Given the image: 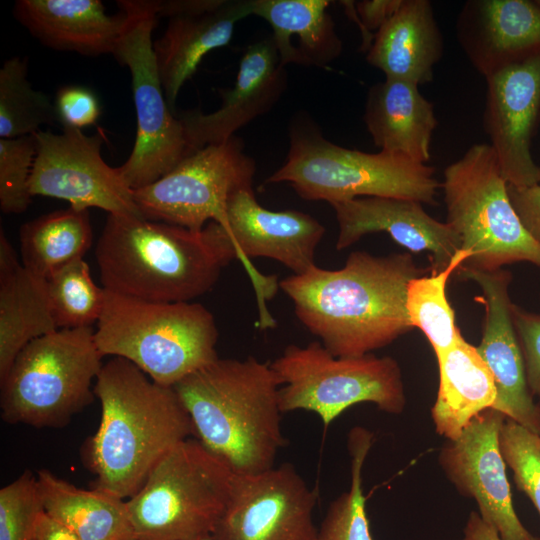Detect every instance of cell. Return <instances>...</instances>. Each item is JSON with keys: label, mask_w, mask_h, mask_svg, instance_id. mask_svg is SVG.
<instances>
[{"label": "cell", "mask_w": 540, "mask_h": 540, "mask_svg": "<svg viewBox=\"0 0 540 540\" xmlns=\"http://www.w3.org/2000/svg\"><path fill=\"white\" fill-rule=\"evenodd\" d=\"M430 269L412 254L354 251L342 268L316 264L279 281L303 326L334 356L369 354L414 329L406 308L411 279Z\"/></svg>", "instance_id": "6da1fadb"}, {"label": "cell", "mask_w": 540, "mask_h": 540, "mask_svg": "<svg viewBox=\"0 0 540 540\" xmlns=\"http://www.w3.org/2000/svg\"><path fill=\"white\" fill-rule=\"evenodd\" d=\"M94 393L101 419L87 450L93 485L127 500L171 449L190 438L192 423L173 387L121 357L103 364Z\"/></svg>", "instance_id": "7a4b0ae2"}, {"label": "cell", "mask_w": 540, "mask_h": 540, "mask_svg": "<svg viewBox=\"0 0 540 540\" xmlns=\"http://www.w3.org/2000/svg\"><path fill=\"white\" fill-rule=\"evenodd\" d=\"M103 288L155 302H191L206 294L224 267L239 260L226 230L201 231L108 214L96 246Z\"/></svg>", "instance_id": "3957f363"}, {"label": "cell", "mask_w": 540, "mask_h": 540, "mask_svg": "<svg viewBox=\"0 0 540 540\" xmlns=\"http://www.w3.org/2000/svg\"><path fill=\"white\" fill-rule=\"evenodd\" d=\"M281 385L270 363L218 357L173 388L196 439L234 475H254L273 468L287 443L281 430Z\"/></svg>", "instance_id": "277c9868"}, {"label": "cell", "mask_w": 540, "mask_h": 540, "mask_svg": "<svg viewBox=\"0 0 540 540\" xmlns=\"http://www.w3.org/2000/svg\"><path fill=\"white\" fill-rule=\"evenodd\" d=\"M287 158L267 183H288L300 198L330 205L364 197L435 205L441 183L428 163L380 150L367 153L330 142L308 121L291 125Z\"/></svg>", "instance_id": "5b68a950"}, {"label": "cell", "mask_w": 540, "mask_h": 540, "mask_svg": "<svg viewBox=\"0 0 540 540\" xmlns=\"http://www.w3.org/2000/svg\"><path fill=\"white\" fill-rule=\"evenodd\" d=\"M95 340L103 357L124 358L168 387L218 358L215 318L196 302H155L105 289Z\"/></svg>", "instance_id": "8992f818"}, {"label": "cell", "mask_w": 540, "mask_h": 540, "mask_svg": "<svg viewBox=\"0 0 540 540\" xmlns=\"http://www.w3.org/2000/svg\"><path fill=\"white\" fill-rule=\"evenodd\" d=\"M103 355L92 327L58 329L28 343L0 381L8 424L61 428L95 399Z\"/></svg>", "instance_id": "52a82bcc"}, {"label": "cell", "mask_w": 540, "mask_h": 540, "mask_svg": "<svg viewBox=\"0 0 540 540\" xmlns=\"http://www.w3.org/2000/svg\"><path fill=\"white\" fill-rule=\"evenodd\" d=\"M446 222L470 253L463 264L497 270L529 262L540 269V247L526 231L509 197L496 155L489 144H474L443 173Z\"/></svg>", "instance_id": "ba28073f"}, {"label": "cell", "mask_w": 540, "mask_h": 540, "mask_svg": "<svg viewBox=\"0 0 540 540\" xmlns=\"http://www.w3.org/2000/svg\"><path fill=\"white\" fill-rule=\"evenodd\" d=\"M233 475L197 439L180 442L126 500L133 540L211 535L226 508Z\"/></svg>", "instance_id": "9c48e42d"}, {"label": "cell", "mask_w": 540, "mask_h": 540, "mask_svg": "<svg viewBox=\"0 0 540 540\" xmlns=\"http://www.w3.org/2000/svg\"><path fill=\"white\" fill-rule=\"evenodd\" d=\"M270 365L282 383L281 412H314L324 428L358 403H373L394 415L406 406L401 369L390 356L338 357L314 341L288 345Z\"/></svg>", "instance_id": "30bf717a"}, {"label": "cell", "mask_w": 540, "mask_h": 540, "mask_svg": "<svg viewBox=\"0 0 540 540\" xmlns=\"http://www.w3.org/2000/svg\"><path fill=\"white\" fill-rule=\"evenodd\" d=\"M117 5L125 24L112 55L130 71L137 118L134 146L118 170L135 190L170 172L189 151L183 124L167 103L154 54L157 0H119Z\"/></svg>", "instance_id": "8fae6325"}, {"label": "cell", "mask_w": 540, "mask_h": 540, "mask_svg": "<svg viewBox=\"0 0 540 540\" xmlns=\"http://www.w3.org/2000/svg\"><path fill=\"white\" fill-rule=\"evenodd\" d=\"M255 171V161L233 136L196 150L157 181L133 190V197L148 220L196 232L211 221L225 227L230 196L253 187Z\"/></svg>", "instance_id": "7c38bea8"}, {"label": "cell", "mask_w": 540, "mask_h": 540, "mask_svg": "<svg viewBox=\"0 0 540 540\" xmlns=\"http://www.w3.org/2000/svg\"><path fill=\"white\" fill-rule=\"evenodd\" d=\"M226 226L239 260L253 284L259 310L260 329L276 326L267 302L278 291L275 275L259 272L251 258L266 257L280 262L299 275L315 265L316 249L325 234V227L314 217L301 211H272L256 200L253 187L233 193L226 207Z\"/></svg>", "instance_id": "4fadbf2b"}, {"label": "cell", "mask_w": 540, "mask_h": 540, "mask_svg": "<svg viewBox=\"0 0 540 540\" xmlns=\"http://www.w3.org/2000/svg\"><path fill=\"white\" fill-rule=\"evenodd\" d=\"M34 136L32 197L62 199L79 210L95 207L111 215L143 217L118 167L104 161L101 133L88 136L80 129L63 127L60 134L40 130Z\"/></svg>", "instance_id": "5bb4252c"}, {"label": "cell", "mask_w": 540, "mask_h": 540, "mask_svg": "<svg viewBox=\"0 0 540 540\" xmlns=\"http://www.w3.org/2000/svg\"><path fill=\"white\" fill-rule=\"evenodd\" d=\"M317 494L291 463L254 475H233L213 540H316Z\"/></svg>", "instance_id": "9a60e30c"}, {"label": "cell", "mask_w": 540, "mask_h": 540, "mask_svg": "<svg viewBox=\"0 0 540 540\" xmlns=\"http://www.w3.org/2000/svg\"><path fill=\"white\" fill-rule=\"evenodd\" d=\"M506 417L494 409L477 415L455 440L442 446L438 462L447 479L466 497L502 540H540L517 516L499 434Z\"/></svg>", "instance_id": "2e32d148"}, {"label": "cell", "mask_w": 540, "mask_h": 540, "mask_svg": "<svg viewBox=\"0 0 540 540\" xmlns=\"http://www.w3.org/2000/svg\"><path fill=\"white\" fill-rule=\"evenodd\" d=\"M483 127L508 185L540 183L531 142L540 120V56L512 64L485 78Z\"/></svg>", "instance_id": "e0dca14e"}, {"label": "cell", "mask_w": 540, "mask_h": 540, "mask_svg": "<svg viewBox=\"0 0 540 540\" xmlns=\"http://www.w3.org/2000/svg\"><path fill=\"white\" fill-rule=\"evenodd\" d=\"M456 272L461 280L473 281L482 292L475 297L485 310L482 339L476 349L494 378L497 399L493 409L539 434L540 405L534 402L527 385L512 319V274L503 268L487 271L465 265Z\"/></svg>", "instance_id": "ac0fdd59"}, {"label": "cell", "mask_w": 540, "mask_h": 540, "mask_svg": "<svg viewBox=\"0 0 540 540\" xmlns=\"http://www.w3.org/2000/svg\"><path fill=\"white\" fill-rule=\"evenodd\" d=\"M157 7L168 24L153 49L172 110L205 55L226 46L236 23L251 15V0H157Z\"/></svg>", "instance_id": "d6986e66"}, {"label": "cell", "mask_w": 540, "mask_h": 540, "mask_svg": "<svg viewBox=\"0 0 540 540\" xmlns=\"http://www.w3.org/2000/svg\"><path fill=\"white\" fill-rule=\"evenodd\" d=\"M287 74L272 37L243 53L231 89L221 91V106L211 112L186 111L179 117L189 155L207 145L228 141L234 133L268 112L285 91Z\"/></svg>", "instance_id": "ffe728a7"}, {"label": "cell", "mask_w": 540, "mask_h": 540, "mask_svg": "<svg viewBox=\"0 0 540 540\" xmlns=\"http://www.w3.org/2000/svg\"><path fill=\"white\" fill-rule=\"evenodd\" d=\"M423 204L409 199L364 197L331 204L338 222L336 249L350 247L363 236L386 232L411 253L428 252L430 271L446 268L461 240L445 221L431 217Z\"/></svg>", "instance_id": "44dd1931"}, {"label": "cell", "mask_w": 540, "mask_h": 540, "mask_svg": "<svg viewBox=\"0 0 540 540\" xmlns=\"http://www.w3.org/2000/svg\"><path fill=\"white\" fill-rule=\"evenodd\" d=\"M460 47L485 78L540 56L538 0H468L456 21Z\"/></svg>", "instance_id": "7402d4cb"}, {"label": "cell", "mask_w": 540, "mask_h": 540, "mask_svg": "<svg viewBox=\"0 0 540 540\" xmlns=\"http://www.w3.org/2000/svg\"><path fill=\"white\" fill-rule=\"evenodd\" d=\"M13 12L44 46L90 57L112 55L125 24L100 0H17Z\"/></svg>", "instance_id": "603a6c76"}, {"label": "cell", "mask_w": 540, "mask_h": 540, "mask_svg": "<svg viewBox=\"0 0 540 540\" xmlns=\"http://www.w3.org/2000/svg\"><path fill=\"white\" fill-rule=\"evenodd\" d=\"M444 51L442 32L428 0H402L399 9L375 34L367 62L385 78L416 85L433 80Z\"/></svg>", "instance_id": "cb8c5ba5"}, {"label": "cell", "mask_w": 540, "mask_h": 540, "mask_svg": "<svg viewBox=\"0 0 540 540\" xmlns=\"http://www.w3.org/2000/svg\"><path fill=\"white\" fill-rule=\"evenodd\" d=\"M373 143L382 151L428 163L433 132L438 125L433 104L419 86L385 78L370 87L363 116Z\"/></svg>", "instance_id": "d4e9b609"}, {"label": "cell", "mask_w": 540, "mask_h": 540, "mask_svg": "<svg viewBox=\"0 0 540 540\" xmlns=\"http://www.w3.org/2000/svg\"><path fill=\"white\" fill-rule=\"evenodd\" d=\"M58 330L49 305L46 280L24 268L0 230V381L32 340Z\"/></svg>", "instance_id": "484cf974"}, {"label": "cell", "mask_w": 540, "mask_h": 540, "mask_svg": "<svg viewBox=\"0 0 540 540\" xmlns=\"http://www.w3.org/2000/svg\"><path fill=\"white\" fill-rule=\"evenodd\" d=\"M327 0H251V15L271 26L280 62L323 68L342 53L343 44Z\"/></svg>", "instance_id": "4316f807"}, {"label": "cell", "mask_w": 540, "mask_h": 540, "mask_svg": "<svg viewBox=\"0 0 540 540\" xmlns=\"http://www.w3.org/2000/svg\"><path fill=\"white\" fill-rule=\"evenodd\" d=\"M436 358L439 386L431 417L439 435L455 440L477 415L494 408L496 386L476 347L462 335Z\"/></svg>", "instance_id": "83f0119b"}, {"label": "cell", "mask_w": 540, "mask_h": 540, "mask_svg": "<svg viewBox=\"0 0 540 540\" xmlns=\"http://www.w3.org/2000/svg\"><path fill=\"white\" fill-rule=\"evenodd\" d=\"M36 476L44 512L78 540H133L126 499L79 488L47 469Z\"/></svg>", "instance_id": "f1b7e54d"}, {"label": "cell", "mask_w": 540, "mask_h": 540, "mask_svg": "<svg viewBox=\"0 0 540 540\" xmlns=\"http://www.w3.org/2000/svg\"><path fill=\"white\" fill-rule=\"evenodd\" d=\"M93 231L88 210L71 206L43 214L21 225V262L34 276L47 280L89 250Z\"/></svg>", "instance_id": "f546056e"}, {"label": "cell", "mask_w": 540, "mask_h": 540, "mask_svg": "<svg viewBox=\"0 0 540 540\" xmlns=\"http://www.w3.org/2000/svg\"><path fill=\"white\" fill-rule=\"evenodd\" d=\"M469 258L470 253L461 249L443 270L430 271V275L413 278L408 283V316L413 327L426 336L436 356L447 351L462 335L447 298V284L450 276Z\"/></svg>", "instance_id": "4dcf8cb0"}, {"label": "cell", "mask_w": 540, "mask_h": 540, "mask_svg": "<svg viewBox=\"0 0 540 540\" xmlns=\"http://www.w3.org/2000/svg\"><path fill=\"white\" fill-rule=\"evenodd\" d=\"M27 73V60L20 57L0 68V138L34 135L42 125L59 122L54 103L33 89Z\"/></svg>", "instance_id": "1f68e13d"}, {"label": "cell", "mask_w": 540, "mask_h": 540, "mask_svg": "<svg viewBox=\"0 0 540 540\" xmlns=\"http://www.w3.org/2000/svg\"><path fill=\"white\" fill-rule=\"evenodd\" d=\"M373 442V433L354 427L348 434L351 483L348 491L333 500L318 529L316 540H374L366 511L362 469Z\"/></svg>", "instance_id": "d6a6232c"}, {"label": "cell", "mask_w": 540, "mask_h": 540, "mask_svg": "<svg viewBox=\"0 0 540 540\" xmlns=\"http://www.w3.org/2000/svg\"><path fill=\"white\" fill-rule=\"evenodd\" d=\"M51 312L58 329L92 327L103 311L105 289L93 281L90 268L79 259L46 280Z\"/></svg>", "instance_id": "836d02e7"}, {"label": "cell", "mask_w": 540, "mask_h": 540, "mask_svg": "<svg viewBox=\"0 0 540 540\" xmlns=\"http://www.w3.org/2000/svg\"><path fill=\"white\" fill-rule=\"evenodd\" d=\"M36 156L34 135L0 138V208L21 214L32 202L29 181Z\"/></svg>", "instance_id": "e575fe53"}, {"label": "cell", "mask_w": 540, "mask_h": 540, "mask_svg": "<svg viewBox=\"0 0 540 540\" xmlns=\"http://www.w3.org/2000/svg\"><path fill=\"white\" fill-rule=\"evenodd\" d=\"M43 512L37 476L26 470L0 489V540H32Z\"/></svg>", "instance_id": "d590c367"}, {"label": "cell", "mask_w": 540, "mask_h": 540, "mask_svg": "<svg viewBox=\"0 0 540 540\" xmlns=\"http://www.w3.org/2000/svg\"><path fill=\"white\" fill-rule=\"evenodd\" d=\"M499 445L517 489L529 497L540 515V435L506 418Z\"/></svg>", "instance_id": "8d00e7d4"}, {"label": "cell", "mask_w": 540, "mask_h": 540, "mask_svg": "<svg viewBox=\"0 0 540 540\" xmlns=\"http://www.w3.org/2000/svg\"><path fill=\"white\" fill-rule=\"evenodd\" d=\"M54 105L62 128L82 130L94 125L101 115L97 96L82 85H65L59 88Z\"/></svg>", "instance_id": "74e56055"}, {"label": "cell", "mask_w": 540, "mask_h": 540, "mask_svg": "<svg viewBox=\"0 0 540 540\" xmlns=\"http://www.w3.org/2000/svg\"><path fill=\"white\" fill-rule=\"evenodd\" d=\"M512 319L523 355L528 388L533 397L540 398V314L513 303Z\"/></svg>", "instance_id": "f35d334b"}, {"label": "cell", "mask_w": 540, "mask_h": 540, "mask_svg": "<svg viewBox=\"0 0 540 540\" xmlns=\"http://www.w3.org/2000/svg\"><path fill=\"white\" fill-rule=\"evenodd\" d=\"M345 12L360 27L361 50L371 47L375 34L399 9L402 0L343 1Z\"/></svg>", "instance_id": "ab89813d"}, {"label": "cell", "mask_w": 540, "mask_h": 540, "mask_svg": "<svg viewBox=\"0 0 540 540\" xmlns=\"http://www.w3.org/2000/svg\"><path fill=\"white\" fill-rule=\"evenodd\" d=\"M508 193L523 226L540 247V183L529 187L508 185Z\"/></svg>", "instance_id": "60d3db41"}, {"label": "cell", "mask_w": 540, "mask_h": 540, "mask_svg": "<svg viewBox=\"0 0 540 540\" xmlns=\"http://www.w3.org/2000/svg\"><path fill=\"white\" fill-rule=\"evenodd\" d=\"M32 540H78L64 526L43 512L37 521Z\"/></svg>", "instance_id": "b9f144b4"}, {"label": "cell", "mask_w": 540, "mask_h": 540, "mask_svg": "<svg viewBox=\"0 0 540 540\" xmlns=\"http://www.w3.org/2000/svg\"><path fill=\"white\" fill-rule=\"evenodd\" d=\"M461 540H502L498 532L482 519L476 511H471L463 530Z\"/></svg>", "instance_id": "7bdbcfd3"}, {"label": "cell", "mask_w": 540, "mask_h": 540, "mask_svg": "<svg viewBox=\"0 0 540 540\" xmlns=\"http://www.w3.org/2000/svg\"><path fill=\"white\" fill-rule=\"evenodd\" d=\"M187 540H213V538L211 535H204V536H199V537H195V538H191Z\"/></svg>", "instance_id": "ee69618b"}, {"label": "cell", "mask_w": 540, "mask_h": 540, "mask_svg": "<svg viewBox=\"0 0 540 540\" xmlns=\"http://www.w3.org/2000/svg\"><path fill=\"white\" fill-rule=\"evenodd\" d=\"M539 435H540V424H539Z\"/></svg>", "instance_id": "f6af8a7d"}, {"label": "cell", "mask_w": 540, "mask_h": 540, "mask_svg": "<svg viewBox=\"0 0 540 540\" xmlns=\"http://www.w3.org/2000/svg\"><path fill=\"white\" fill-rule=\"evenodd\" d=\"M540 2V0H538Z\"/></svg>", "instance_id": "bcb514c9"}]
</instances>
